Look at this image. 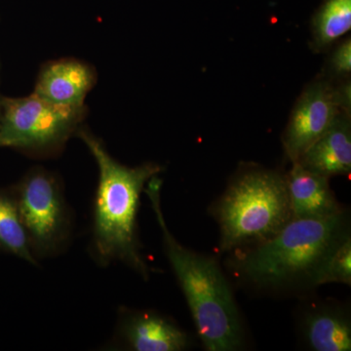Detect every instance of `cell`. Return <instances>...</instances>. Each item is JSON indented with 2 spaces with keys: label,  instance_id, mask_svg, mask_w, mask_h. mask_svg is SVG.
Returning a JSON list of instances; mask_svg holds the SVG:
<instances>
[{
  "label": "cell",
  "instance_id": "1",
  "mask_svg": "<svg viewBox=\"0 0 351 351\" xmlns=\"http://www.w3.org/2000/svg\"><path fill=\"white\" fill-rule=\"evenodd\" d=\"M76 134L99 169L90 253L101 267L122 263L147 278L149 269L141 255L137 234L138 202L145 184L162 168L154 163L128 167L115 160L91 132L80 128Z\"/></svg>",
  "mask_w": 351,
  "mask_h": 351
},
{
  "label": "cell",
  "instance_id": "2",
  "mask_svg": "<svg viewBox=\"0 0 351 351\" xmlns=\"http://www.w3.org/2000/svg\"><path fill=\"white\" fill-rule=\"evenodd\" d=\"M161 182H147L145 193L152 202L163 235L166 255L193 314L196 329L209 351H232L242 345L239 311L230 285L212 258L189 250L173 237L161 209Z\"/></svg>",
  "mask_w": 351,
  "mask_h": 351
},
{
  "label": "cell",
  "instance_id": "3",
  "mask_svg": "<svg viewBox=\"0 0 351 351\" xmlns=\"http://www.w3.org/2000/svg\"><path fill=\"white\" fill-rule=\"evenodd\" d=\"M343 212L322 218L294 219L242 261L245 276L263 285L311 278L321 260L343 235Z\"/></svg>",
  "mask_w": 351,
  "mask_h": 351
},
{
  "label": "cell",
  "instance_id": "4",
  "mask_svg": "<svg viewBox=\"0 0 351 351\" xmlns=\"http://www.w3.org/2000/svg\"><path fill=\"white\" fill-rule=\"evenodd\" d=\"M223 250L271 239L292 219L285 177L256 170L240 176L218 207Z\"/></svg>",
  "mask_w": 351,
  "mask_h": 351
},
{
  "label": "cell",
  "instance_id": "5",
  "mask_svg": "<svg viewBox=\"0 0 351 351\" xmlns=\"http://www.w3.org/2000/svg\"><path fill=\"white\" fill-rule=\"evenodd\" d=\"M84 108L54 105L32 93L24 98H0V147L34 156L62 151L77 133Z\"/></svg>",
  "mask_w": 351,
  "mask_h": 351
},
{
  "label": "cell",
  "instance_id": "6",
  "mask_svg": "<svg viewBox=\"0 0 351 351\" xmlns=\"http://www.w3.org/2000/svg\"><path fill=\"white\" fill-rule=\"evenodd\" d=\"M11 189L34 258L38 261L62 253L71 239L73 216L59 179L36 167Z\"/></svg>",
  "mask_w": 351,
  "mask_h": 351
},
{
  "label": "cell",
  "instance_id": "7",
  "mask_svg": "<svg viewBox=\"0 0 351 351\" xmlns=\"http://www.w3.org/2000/svg\"><path fill=\"white\" fill-rule=\"evenodd\" d=\"M341 112L350 114V82L334 87L326 80L308 85L298 99L286 130L283 145L295 162L302 154L329 130Z\"/></svg>",
  "mask_w": 351,
  "mask_h": 351
},
{
  "label": "cell",
  "instance_id": "8",
  "mask_svg": "<svg viewBox=\"0 0 351 351\" xmlns=\"http://www.w3.org/2000/svg\"><path fill=\"white\" fill-rule=\"evenodd\" d=\"M117 337L127 350L135 351H181L189 343L186 332L152 311H120Z\"/></svg>",
  "mask_w": 351,
  "mask_h": 351
},
{
  "label": "cell",
  "instance_id": "9",
  "mask_svg": "<svg viewBox=\"0 0 351 351\" xmlns=\"http://www.w3.org/2000/svg\"><path fill=\"white\" fill-rule=\"evenodd\" d=\"M95 82L91 66L77 60H59L44 66L34 93L54 105L84 108L85 97Z\"/></svg>",
  "mask_w": 351,
  "mask_h": 351
},
{
  "label": "cell",
  "instance_id": "10",
  "mask_svg": "<svg viewBox=\"0 0 351 351\" xmlns=\"http://www.w3.org/2000/svg\"><path fill=\"white\" fill-rule=\"evenodd\" d=\"M285 179L293 218H322L341 212L330 188L329 178L293 162Z\"/></svg>",
  "mask_w": 351,
  "mask_h": 351
},
{
  "label": "cell",
  "instance_id": "11",
  "mask_svg": "<svg viewBox=\"0 0 351 351\" xmlns=\"http://www.w3.org/2000/svg\"><path fill=\"white\" fill-rule=\"evenodd\" d=\"M295 162L325 177L350 175L351 171V124L350 113L341 112Z\"/></svg>",
  "mask_w": 351,
  "mask_h": 351
},
{
  "label": "cell",
  "instance_id": "12",
  "mask_svg": "<svg viewBox=\"0 0 351 351\" xmlns=\"http://www.w3.org/2000/svg\"><path fill=\"white\" fill-rule=\"evenodd\" d=\"M0 253L38 265L12 189H0Z\"/></svg>",
  "mask_w": 351,
  "mask_h": 351
},
{
  "label": "cell",
  "instance_id": "13",
  "mask_svg": "<svg viewBox=\"0 0 351 351\" xmlns=\"http://www.w3.org/2000/svg\"><path fill=\"white\" fill-rule=\"evenodd\" d=\"M306 336L316 351H350V324L343 316L331 311H318L306 320Z\"/></svg>",
  "mask_w": 351,
  "mask_h": 351
},
{
  "label": "cell",
  "instance_id": "14",
  "mask_svg": "<svg viewBox=\"0 0 351 351\" xmlns=\"http://www.w3.org/2000/svg\"><path fill=\"white\" fill-rule=\"evenodd\" d=\"M350 29L351 0H325L313 19L314 48H329Z\"/></svg>",
  "mask_w": 351,
  "mask_h": 351
},
{
  "label": "cell",
  "instance_id": "15",
  "mask_svg": "<svg viewBox=\"0 0 351 351\" xmlns=\"http://www.w3.org/2000/svg\"><path fill=\"white\" fill-rule=\"evenodd\" d=\"M314 285L336 282L351 284V239L345 234L321 260L311 276Z\"/></svg>",
  "mask_w": 351,
  "mask_h": 351
},
{
  "label": "cell",
  "instance_id": "16",
  "mask_svg": "<svg viewBox=\"0 0 351 351\" xmlns=\"http://www.w3.org/2000/svg\"><path fill=\"white\" fill-rule=\"evenodd\" d=\"M330 73L337 77H348L351 71L350 38L339 44L332 52L329 62Z\"/></svg>",
  "mask_w": 351,
  "mask_h": 351
},
{
  "label": "cell",
  "instance_id": "17",
  "mask_svg": "<svg viewBox=\"0 0 351 351\" xmlns=\"http://www.w3.org/2000/svg\"><path fill=\"white\" fill-rule=\"evenodd\" d=\"M0 98H1V95H0Z\"/></svg>",
  "mask_w": 351,
  "mask_h": 351
}]
</instances>
